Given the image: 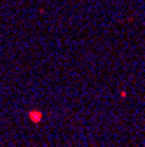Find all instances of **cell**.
Segmentation results:
<instances>
[{
    "instance_id": "1",
    "label": "cell",
    "mask_w": 145,
    "mask_h": 147,
    "mask_svg": "<svg viewBox=\"0 0 145 147\" xmlns=\"http://www.w3.org/2000/svg\"><path fill=\"white\" fill-rule=\"evenodd\" d=\"M28 116H30V119L33 123H40L42 121V112H40V110H30Z\"/></svg>"
}]
</instances>
